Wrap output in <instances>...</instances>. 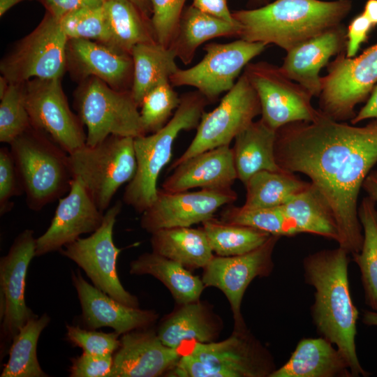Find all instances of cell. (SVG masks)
Segmentation results:
<instances>
[{"mask_svg": "<svg viewBox=\"0 0 377 377\" xmlns=\"http://www.w3.org/2000/svg\"><path fill=\"white\" fill-rule=\"evenodd\" d=\"M239 24H232L205 13L192 5L184 7L175 36L169 47L177 58L189 64L198 47L219 37H239Z\"/></svg>", "mask_w": 377, "mask_h": 377, "instance_id": "obj_28", "label": "cell"}, {"mask_svg": "<svg viewBox=\"0 0 377 377\" xmlns=\"http://www.w3.org/2000/svg\"><path fill=\"white\" fill-rule=\"evenodd\" d=\"M186 0H151V22L156 42L169 47L177 33Z\"/></svg>", "mask_w": 377, "mask_h": 377, "instance_id": "obj_42", "label": "cell"}, {"mask_svg": "<svg viewBox=\"0 0 377 377\" xmlns=\"http://www.w3.org/2000/svg\"><path fill=\"white\" fill-rule=\"evenodd\" d=\"M24 0H0V16L2 17L8 10Z\"/></svg>", "mask_w": 377, "mask_h": 377, "instance_id": "obj_54", "label": "cell"}, {"mask_svg": "<svg viewBox=\"0 0 377 377\" xmlns=\"http://www.w3.org/2000/svg\"><path fill=\"white\" fill-rule=\"evenodd\" d=\"M362 322L369 326H377V311H364L362 316Z\"/></svg>", "mask_w": 377, "mask_h": 377, "instance_id": "obj_53", "label": "cell"}, {"mask_svg": "<svg viewBox=\"0 0 377 377\" xmlns=\"http://www.w3.org/2000/svg\"><path fill=\"white\" fill-rule=\"evenodd\" d=\"M10 146L29 209L40 211L68 193L69 154L50 137L31 126Z\"/></svg>", "mask_w": 377, "mask_h": 377, "instance_id": "obj_6", "label": "cell"}, {"mask_svg": "<svg viewBox=\"0 0 377 377\" xmlns=\"http://www.w3.org/2000/svg\"><path fill=\"white\" fill-rule=\"evenodd\" d=\"M34 231L26 229L15 239L8 253L0 259L1 358L8 353L13 338L35 316L25 302L26 276L35 257Z\"/></svg>", "mask_w": 377, "mask_h": 377, "instance_id": "obj_16", "label": "cell"}, {"mask_svg": "<svg viewBox=\"0 0 377 377\" xmlns=\"http://www.w3.org/2000/svg\"><path fill=\"white\" fill-rule=\"evenodd\" d=\"M24 193L10 149H0V214L11 210V198Z\"/></svg>", "mask_w": 377, "mask_h": 377, "instance_id": "obj_44", "label": "cell"}, {"mask_svg": "<svg viewBox=\"0 0 377 377\" xmlns=\"http://www.w3.org/2000/svg\"><path fill=\"white\" fill-rule=\"evenodd\" d=\"M103 7L110 34L108 45L131 55L135 45L156 42L151 19L130 0H107Z\"/></svg>", "mask_w": 377, "mask_h": 377, "instance_id": "obj_32", "label": "cell"}, {"mask_svg": "<svg viewBox=\"0 0 377 377\" xmlns=\"http://www.w3.org/2000/svg\"><path fill=\"white\" fill-rule=\"evenodd\" d=\"M47 13L61 19L69 13L87 7L103 6L107 0H40Z\"/></svg>", "mask_w": 377, "mask_h": 377, "instance_id": "obj_47", "label": "cell"}, {"mask_svg": "<svg viewBox=\"0 0 377 377\" xmlns=\"http://www.w3.org/2000/svg\"><path fill=\"white\" fill-rule=\"evenodd\" d=\"M280 207L297 234L320 235L338 242L339 230L334 215L311 182Z\"/></svg>", "mask_w": 377, "mask_h": 377, "instance_id": "obj_31", "label": "cell"}, {"mask_svg": "<svg viewBox=\"0 0 377 377\" xmlns=\"http://www.w3.org/2000/svg\"><path fill=\"white\" fill-rule=\"evenodd\" d=\"M180 353L165 345L152 327L121 334L108 377H157L173 368Z\"/></svg>", "mask_w": 377, "mask_h": 377, "instance_id": "obj_20", "label": "cell"}, {"mask_svg": "<svg viewBox=\"0 0 377 377\" xmlns=\"http://www.w3.org/2000/svg\"><path fill=\"white\" fill-rule=\"evenodd\" d=\"M168 123L159 131L134 138L137 169L127 184L123 201L138 213L144 212L155 200L157 180L170 161L173 143L182 131L197 128L209 103L198 91L184 94Z\"/></svg>", "mask_w": 377, "mask_h": 377, "instance_id": "obj_5", "label": "cell"}, {"mask_svg": "<svg viewBox=\"0 0 377 377\" xmlns=\"http://www.w3.org/2000/svg\"><path fill=\"white\" fill-rule=\"evenodd\" d=\"M274 153L281 170L311 179L336 220L339 246L359 253L363 231L357 201L377 163V119L355 126L323 113L314 121L291 123L276 131Z\"/></svg>", "mask_w": 377, "mask_h": 377, "instance_id": "obj_1", "label": "cell"}, {"mask_svg": "<svg viewBox=\"0 0 377 377\" xmlns=\"http://www.w3.org/2000/svg\"><path fill=\"white\" fill-rule=\"evenodd\" d=\"M68 40L59 20L47 12L1 59V75L10 83L20 84L35 78L61 79L67 70Z\"/></svg>", "mask_w": 377, "mask_h": 377, "instance_id": "obj_9", "label": "cell"}, {"mask_svg": "<svg viewBox=\"0 0 377 377\" xmlns=\"http://www.w3.org/2000/svg\"><path fill=\"white\" fill-rule=\"evenodd\" d=\"M266 47L263 43L241 38L227 43H207L202 59L191 68H179L170 76V82L173 87H195L209 103L214 102L232 88L242 70Z\"/></svg>", "mask_w": 377, "mask_h": 377, "instance_id": "obj_12", "label": "cell"}, {"mask_svg": "<svg viewBox=\"0 0 377 377\" xmlns=\"http://www.w3.org/2000/svg\"><path fill=\"white\" fill-rule=\"evenodd\" d=\"M130 273L154 276L167 287L177 304L198 300L205 287L202 279L184 265L153 251L131 261Z\"/></svg>", "mask_w": 377, "mask_h": 377, "instance_id": "obj_30", "label": "cell"}, {"mask_svg": "<svg viewBox=\"0 0 377 377\" xmlns=\"http://www.w3.org/2000/svg\"><path fill=\"white\" fill-rule=\"evenodd\" d=\"M243 73L258 96L261 119L271 128L277 131L291 123L314 121L323 114L312 105L313 96L279 67L265 61L249 63Z\"/></svg>", "mask_w": 377, "mask_h": 377, "instance_id": "obj_11", "label": "cell"}, {"mask_svg": "<svg viewBox=\"0 0 377 377\" xmlns=\"http://www.w3.org/2000/svg\"><path fill=\"white\" fill-rule=\"evenodd\" d=\"M193 7L226 22L238 24L228 6V0H192Z\"/></svg>", "mask_w": 377, "mask_h": 377, "instance_id": "obj_48", "label": "cell"}, {"mask_svg": "<svg viewBox=\"0 0 377 377\" xmlns=\"http://www.w3.org/2000/svg\"><path fill=\"white\" fill-rule=\"evenodd\" d=\"M131 57L133 77L131 91L140 108L146 94L158 84L170 81L179 68L173 51L157 42L135 45Z\"/></svg>", "mask_w": 377, "mask_h": 377, "instance_id": "obj_33", "label": "cell"}, {"mask_svg": "<svg viewBox=\"0 0 377 377\" xmlns=\"http://www.w3.org/2000/svg\"><path fill=\"white\" fill-rule=\"evenodd\" d=\"M237 198L232 188L181 192L158 189L155 200L142 213L140 226L151 234L165 228L191 227L214 217L220 207Z\"/></svg>", "mask_w": 377, "mask_h": 377, "instance_id": "obj_17", "label": "cell"}, {"mask_svg": "<svg viewBox=\"0 0 377 377\" xmlns=\"http://www.w3.org/2000/svg\"><path fill=\"white\" fill-rule=\"evenodd\" d=\"M351 6L349 0H275L232 13L241 28L239 38L274 44L288 52L341 24Z\"/></svg>", "mask_w": 377, "mask_h": 377, "instance_id": "obj_3", "label": "cell"}, {"mask_svg": "<svg viewBox=\"0 0 377 377\" xmlns=\"http://www.w3.org/2000/svg\"><path fill=\"white\" fill-rule=\"evenodd\" d=\"M223 322L210 305L200 300L177 307L163 318L156 330L160 340L167 346L177 348L186 341H216Z\"/></svg>", "mask_w": 377, "mask_h": 377, "instance_id": "obj_25", "label": "cell"}, {"mask_svg": "<svg viewBox=\"0 0 377 377\" xmlns=\"http://www.w3.org/2000/svg\"><path fill=\"white\" fill-rule=\"evenodd\" d=\"M69 161L73 179L104 212L118 189L135 174L134 138L111 135L95 146L85 145L70 154Z\"/></svg>", "mask_w": 377, "mask_h": 377, "instance_id": "obj_7", "label": "cell"}, {"mask_svg": "<svg viewBox=\"0 0 377 377\" xmlns=\"http://www.w3.org/2000/svg\"><path fill=\"white\" fill-rule=\"evenodd\" d=\"M121 207V201H117L104 213L102 224L96 231L67 244L60 251L85 272L94 286L126 305L139 307L137 297L123 287L117 272L121 249L115 246L112 236Z\"/></svg>", "mask_w": 377, "mask_h": 377, "instance_id": "obj_13", "label": "cell"}, {"mask_svg": "<svg viewBox=\"0 0 377 377\" xmlns=\"http://www.w3.org/2000/svg\"><path fill=\"white\" fill-rule=\"evenodd\" d=\"M373 118L377 119V84L372 90L364 106L351 119V124L355 125L365 119Z\"/></svg>", "mask_w": 377, "mask_h": 377, "instance_id": "obj_49", "label": "cell"}, {"mask_svg": "<svg viewBox=\"0 0 377 377\" xmlns=\"http://www.w3.org/2000/svg\"><path fill=\"white\" fill-rule=\"evenodd\" d=\"M261 114L258 96L243 73L216 108L202 115L195 137L169 170L201 152L230 145Z\"/></svg>", "mask_w": 377, "mask_h": 377, "instance_id": "obj_10", "label": "cell"}, {"mask_svg": "<svg viewBox=\"0 0 377 377\" xmlns=\"http://www.w3.org/2000/svg\"><path fill=\"white\" fill-rule=\"evenodd\" d=\"M10 82L3 75L0 77V99L4 96L8 89Z\"/></svg>", "mask_w": 377, "mask_h": 377, "instance_id": "obj_55", "label": "cell"}, {"mask_svg": "<svg viewBox=\"0 0 377 377\" xmlns=\"http://www.w3.org/2000/svg\"><path fill=\"white\" fill-rule=\"evenodd\" d=\"M68 39H87L108 45L109 29L103 5L84 8L59 19Z\"/></svg>", "mask_w": 377, "mask_h": 377, "instance_id": "obj_40", "label": "cell"}, {"mask_svg": "<svg viewBox=\"0 0 377 377\" xmlns=\"http://www.w3.org/2000/svg\"><path fill=\"white\" fill-rule=\"evenodd\" d=\"M280 236L271 235L257 249L242 255L214 256L203 268L202 280L205 286L221 290L227 297L233 315L234 327H246L241 304L249 283L258 276H267L274 268L272 253Z\"/></svg>", "mask_w": 377, "mask_h": 377, "instance_id": "obj_18", "label": "cell"}, {"mask_svg": "<svg viewBox=\"0 0 377 377\" xmlns=\"http://www.w3.org/2000/svg\"><path fill=\"white\" fill-rule=\"evenodd\" d=\"M250 4L256 8L264 6L269 2V0H249Z\"/></svg>", "mask_w": 377, "mask_h": 377, "instance_id": "obj_56", "label": "cell"}, {"mask_svg": "<svg viewBox=\"0 0 377 377\" xmlns=\"http://www.w3.org/2000/svg\"><path fill=\"white\" fill-rule=\"evenodd\" d=\"M181 101L170 81L162 82L144 96L140 115L144 131L154 133L161 129L170 120Z\"/></svg>", "mask_w": 377, "mask_h": 377, "instance_id": "obj_39", "label": "cell"}, {"mask_svg": "<svg viewBox=\"0 0 377 377\" xmlns=\"http://www.w3.org/2000/svg\"><path fill=\"white\" fill-rule=\"evenodd\" d=\"M153 252L175 260L186 268H204L214 256L202 229L176 227L151 233Z\"/></svg>", "mask_w": 377, "mask_h": 377, "instance_id": "obj_29", "label": "cell"}, {"mask_svg": "<svg viewBox=\"0 0 377 377\" xmlns=\"http://www.w3.org/2000/svg\"><path fill=\"white\" fill-rule=\"evenodd\" d=\"M269 377H353L345 357L323 337L301 339L286 364Z\"/></svg>", "mask_w": 377, "mask_h": 377, "instance_id": "obj_26", "label": "cell"}, {"mask_svg": "<svg viewBox=\"0 0 377 377\" xmlns=\"http://www.w3.org/2000/svg\"><path fill=\"white\" fill-rule=\"evenodd\" d=\"M50 318L47 313L34 316L20 328L13 338L8 351V360L1 377H47L37 358V343Z\"/></svg>", "mask_w": 377, "mask_h": 377, "instance_id": "obj_35", "label": "cell"}, {"mask_svg": "<svg viewBox=\"0 0 377 377\" xmlns=\"http://www.w3.org/2000/svg\"><path fill=\"white\" fill-rule=\"evenodd\" d=\"M135 4L142 14L149 19H151L152 14L151 0H130Z\"/></svg>", "mask_w": 377, "mask_h": 377, "instance_id": "obj_52", "label": "cell"}, {"mask_svg": "<svg viewBox=\"0 0 377 377\" xmlns=\"http://www.w3.org/2000/svg\"><path fill=\"white\" fill-rule=\"evenodd\" d=\"M180 358L165 376L269 377L273 357L246 326L234 327L221 341H186L177 348Z\"/></svg>", "mask_w": 377, "mask_h": 377, "instance_id": "obj_4", "label": "cell"}, {"mask_svg": "<svg viewBox=\"0 0 377 377\" xmlns=\"http://www.w3.org/2000/svg\"><path fill=\"white\" fill-rule=\"evenodd\" d=\"M348 254L339 246L306 256L303 261L304 279L316 290L311 316L317 332L345 357L353 376H367L356 352L359 313L349 288Z\"/></svg>", "mask_w": 377, "mask_h": 377, "instance_id": "obj_2", "label": "cell"}, {"mask_svg": "<svg viewBox=\"0 0 377 377\" xmlns=\"http://www.w3.org/2000/svg\"><path fill=\"white\" fill-rule=\"evenodd\" d=\"M31 126L44 133L68 154L86 145L87 133L71 110L61 79H32L24 83Z\"/></svg>", "mask_w": 377, "mask_h": 377, "instance_id": "obj_15", "label": "cell"}, {"mask_svg": "<svg viewBox=\"0 0 377 377\" xmlns=\"http://www.w3.org/2000/svg\"><path fill=\"white\" fill-rule=\"evenodd\" d=\"M71 361V377H108L113 364V354L96 355L83 352Z\"/></svg>", "mask_w": 377, "mask_h": 377, "instance_id": "obj_45", "label": "cell"}, {"mask_svg": "<svg viewBox=\"0 0 377 377\" xmlns=\"http://www.w3.org/2000/svg\"><path fill=\"white\" fill-rule=\"evenodd\" d=\"M66 331L68 340L87 353L96 355L113 354L120 345L119 334L114 331L105 333L70 325H66Z\"/></svg>", "mask_w": 377, "mask_h": 377, "instance_id": "obj_43", "label": "cell"}, {"mask_svg": "<svg viewBox=\"0 0 377 377\" xmlns=\"http://www.w3.org/2000/svg\"><path fill=\"white\" fill-rule=\"evenodd\" d=\"M346 43V32L340 24L286 52L280 70L313 96H319L322 90L320 70L332 57L341 53Z\"/></svg>", "mask_w": 377, "mask_h": 377, "instance_id": "obj_23", "label": "cell"}, {"mask_svg": "<svg viewBox=\"0 0 377 377\" xmlns=\"http://www.w3.org/2000/svg\"><path fill=\"white\" fill-rule=\"evenodd\" d=\"M362 13L374 26L376 25L377 0H367Z\"/></svg>", "mask_w": 377, "mask_h": 377, "instance_id": "obj_51", "label": "cell"}, {"mask_svg": "<svg viewBox=\"0 0 377 377\" xmlns=\"http://www.w3.org/2000/svg\"><path fill=\"white\" fill-rule=\"evenodd\" d=\"M221 220L257 229L270 235L292 236L297 232L281 207L245 208L230 206L221 213Z\"/></svg>", "mask_w": 377, "mask_h": 377, "instance_id": "obj_38", "label": "cell"}, {"mask_svg": "<svg viewBox=\"0 0 377 377\" xmlns=\"http://www.w3.org/2000/svg\"><path fill=\"white\" fill-rule=\"evenodd\" d=\"M71 279L82 308V319L90 330L110 327L121 335L132 330L152 327L158 314L152 310L126 305L89 283L79 271Z\"/></svg>", "mask_w": 377, "mask_h": 377, "instance_id": "obj_22", "label": "cell"}, {"mask_svg": "<svg viewBox=\"0 0 377 377\" xmlns=\"http://www.w3.org/2000/svg\"><path fill=\"white\" fill-rule=\"evenodd\" d=\"M209 245L216 256H232L250 252L263 244L270 234L214 217L202 223Z\"/></svg>", "mask_w": 377, "mask_h": 377, "instance_id": "obj_37", "label": "cell"}, {"mask_svg": "<svg viewBox=\"0 0 377 377\" xmlns=\"http://www.w3.org/2000/svg\"><path fill=\"white\" fill-rule=\"evenodd\" d=\"M309 184L292 172L260 171L252 175L244 184L246 195L242 207L253 209L281 206Z\"/></svg>", "mask_w": 377, "mask_h": 377, "instance_id": "obj_34", "label": "cell"}, {"mask_svg": "<svg viewBox=\"0 0 377 377\" xmlns=\"http://www.w3.org/2000/svg\"><path fill=\"white\" fill-rule=\"evenodd\" d=\"M103 216L82 185L73 179L70 191L59 199L49 228L36 239L35 257L60 251L81 235L94 232Z\"/></svg>", "mask_w": 377, "mask_h": 377, "instance_id": "obj_19", "label": "cell"}, {"mask_svg": "<svg viewBox=\"0 0 377 377\" xmlns=\"http://www.w3.org/2000/svg\"><path fill=\"white\" fill-rule=\"evenodd\" d=\"M362 188L377 205V171L368 175L364 181Z\"/></svg>", "mask_w": 377, "mask_h": 377, "instance_id": "obj_50", "label": "cell"}, {"mask_svg": "<svg viewBox=\"0 0 377 377\" xmlns=\"http://www.w3.org/2000/svg\"><path fill=\"white\" fill-rule=\"evenodd\" d=\"M162 184L168 192L191 188H232L236 179L233 154L230 145L209 149L187 159L174 168Z\"/></svg>", "mask_w": 377, "mask_h": 377, "instance_id": "obj_24", "label": "cell"}, {"mask_svg": "<svg viewBox=\"0 0 377 377\" xmlns=\"http://www.w3.org/2000/svg\"><path fill=\"white\" fill-rule=\"evenodd\" d=\"M31 126L23 83H10L0 103V142L10 144Z\"/></svg>", "mask_w": 377, "mask_h": 377, "instance_id": "obj_41", "label": "cell"}, {"mask_svg": "<svg viewBox=\"0 0 377 377\" xmlns=\"http://www.w3.org/2000/svg\"><path fill=\"white\" fill-rule=\"evenodd\" d=\"M74 107L87 126L88 146H95L111 135L133 138L146 135L131 90H117L89 77L75 90Z\"/></svg>", "mask_w": 377, "mask_h": 377, "instance_id": "obj_8", "label": "cell"}, {"mask_svg": "<svg viewBox=\"0 0 377 377\" xmlns=\"http://www.w3.org/2000/svg\"><path fill=\"white\" fill-rule=\"evenodd\" d=\"M369 196L358 207V216L363 231V242L359 253L353 255L358 265L364 290L365 302L377 311V209Z\"/></svg>", "mask_w": 377, "mask_h": 377, "instance_id": "obj_36", "label": "cell"}, {"mask_svg": "<svg viewBox=\"0 0 377 377\" xmlns=\"http://www.w3.org/2000/svg\"><path fill=\"white\" fill-rule=\"evenodd\" d=\"M376 82L377 43L357 57L339 54L322 77L320 110L337 121L353 119L355 107L368 97Z\"/></svg>", "mask_w": 377, "mask_h": 377, "instance_id": "obj_14", "label": "cell"}, {"mask_svg": "<svg viewBox=\"0 0 377 377\" xmlns=\"http://www.w3.org/2000/svg\"><path fill=\"white\" fill-rule=\"evenodd\" d=\"M276 131L260 119L253 121L235 138L232 148L237 179L244 185L262 170L281 171L274 153Z\"/></svg>", "mask_w": 377, "mask_h": 377, "instance_id": "obj_27", "label": "cell"}, {"mask_svg": "<svg viewBox=\"0 0 377 377\" xmlns=\"http://www.w3.org/2000/svg\"><path fill=\"white\" fill-rule=\"evenodd\" d=\"M374 25L362 13L355 17L350 22L346 32V57H354L361 45L369 36V33Z\"/></svg>", "mask_w": 377, "mask_h": 377, "instance_id": "obj_46", "label": "cell"}, {"mask_svg": "<svg viewBox=\"0 0 377 377\" xmlns=\"http://www.w3.org/2000/svg\"><path fill=\"white\" fill-rule=\"evenodd\" d=\"M67 70L80 82L96 77L112 88L131 90L133 62L131 54L103 43L87 39H68Z\"/></svg>", "mask_w": 377, "mask_h": 377, "instance_id": "obj_21", "label": "cell"}]
</instances>
